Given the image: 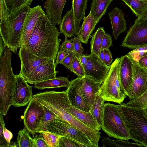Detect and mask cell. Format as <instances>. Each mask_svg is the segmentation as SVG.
<instances>
[{
  "label": "cell",
  "instance_id": "cell-1",
  "mask_svg": "<svg viewBox=\"0 0 147 147\" xmlns=\"http://www.w3.org/2000/svg\"><path fill=\"white\" fill-rule=\"evenodd\" d=\"M59 30L45 14L40 16L24 46L36 55L55 62L61 41Z\"/></svg>",
  "mask_w": 147,
  "mask_h": 147
},
{
  "label": "cell",
  "instance_id": "cell-2",
  "mask_svg": "<svg viewBox=\"0 0 147 147\" xmlns=\"http://www.w3.org/2000/svg\"><path fill=\"white\" fill-rule=\"evenodd\" d=\"M30 6L25 5L10 13L6 20L0 23V36L6 47L15 54L20 47L23 25L31 8Z\"/></svg>",
  "mask_w": 147,
  "mask_h": 147
},
{
  "label": "cell",
  "instance_id": "cell-3",
  "mask_svg": "<svg viewBox=\"0 0 147 147\" xmlns=\"http://www.w3.org/2000/svg\"><path fill=\"white\" fill-rule=\"evenodd\" d=\"M118 106L130 139L147 147V119L143 109L127 106L123 103Z\"/></svg>",
  "mask_w": 147,
  "mask_h": 147
},
{
  "label": "cell",
  "instance_id": "cell-4",
  "mask_svg": "<svg viewBox=\"0 0 147 147\" xmlns=\"http://www.w3.org/2000/svg\"><path fill=\"white\" fill-rule=\"evenodd\" d=\"M67 93L55 100L50 107V110L60 119L83 133L93 147H98L101 132L87 126L69 112L67 108L70 103Z\"/></svg>",
  "mask_w": 147,
  "mask_h": 147
},
{
  "label": "cell",
  "instance_id": "cell-5",
  "mask_svg": "<svg viewBox=\"0 0 147 147\" xmlns=\"http://www.w3.org/2000/svg\"><path fill=\"white\" fill-rule=\"evenodd\" d=\"M101 128L109 137L124 140L130 139L118 105L109 102L104 103Z\"/></svg>",
  "mask_w": 147,
  "mask_h": 147
},
{
  "label": "cell",
  "instance_id": "cell-6",
  "mask_svg": "<svg viewBox=\"0 0 147 147\" xmlns=\"http://www.w3.org/2000/svg\"><path fill=\"white\" fill-rule=\"evenodd\" d=\"M120 58H116L102 84L100 93L105 100L119 104L122 103L127 97L126 93L121 86L119 77Z\"/></svg>",
  "mask_w": 147,
  "mask_h": 147
},
{
  "label": "cell",
  "instance_id": "cell-7",
  "mask_svg": "<svg viewBox=\"0 0 147 147\" xmlns=\"http://www.w3.org/2000/svg\"><path fill=\"white\" fill-rule=\"evenodd\" d=\"M47 130L70 138L86 147H93L85 134L61 119L51 121L47 125Z\"/></svg>",
  "mask_w": 147,
  "mask_h": 147
},
{
  "label": "cell",
  "instance_id": "cell-8",
  "mask_svg": "<svg viewBox=\"0 0 147 147\" xmlns=\"http://www.w3.org/2000/svg\"><path fill=\"white\" fill-rule=\"evenodd\" d=\"M147 45V22L138 17L123 39L121 46L133 49Z\"/></svg>",
  "mask_w": 147,
  "mask_h": 147
},
{
  "label": "cell",
  "instance_id": "cell-9",
  "mask_svg": "<svg viewBox=\"0 0 147 147\" xmlns=\"http://www.w3.org/2000/svg\"><path fill=\"white\" fill-rule=\"evenodd\" d=\"M45 114L44 107L33 97L24 112V123L32 134L37 133Z\"/></svg>",
  "mask_w": 147,
  "mask_h": 147
},
{
  "label": "cell",
  "instance_id": "cell-10",
  "mask_svg": "<svg viewBox=\"0 0 147 147\" xmlns=\"http://www.w3.org/2000/svg\"><path fill=\"white\" fill-rule=\"evenodd\" d=\"M87 62L84 67L85 76L100 83L105 79L110 68L94 53L86 55Z\"/></svg>",
  "mask_w": 147,
  "mask_h": 147
},
{
  "label": "cell",
  "instance_id": "cell-11",
  "mask_svg": "<svg viewBox=\"0 0 147 147\" xmlns=\"http://www.w3.org/2000/svg\"><path fill=\"white\" fill-rule=\"evenodd\" d=\"M55 62L54 60L49 59L23 77L28 83L30 84L55 78L58 71L56 70Z\"/></svg>",
  "mask_w": 147,
  "mask_h": 147
},
{
  "label": "cell",
  "instance_id": "cell-12",
  "mask_svg": "<svg viewBox=\"0 0 147 147\" xmlns=\"http://www.w3.org/2000/svg\"><path fill=\"white\" fill-rule=\"evenodd\" d=\"M133 64L132 84L127 96L130 100L138 98L147 89V69L131 59Z\"/></svg>",
  "mask_w": 147,
  "mask_h": 147
},
{
  "label": "cell",
  "instance_id": "cell-13",
  "mask_svg": "<svg viewBox=\"0 0 147 147\" xmlns=\"http://www.w3.org/2000/svg\"><path fill=\"white\" fill-rule=\"evenodd\" d=\"M75 79L80 93L90 109L97 94L100 92L102 83L86 76L82 77H78Z\"/></svg>",
  "mask_w": 147,
  "mask_h": 147
},
{
  "label": "cell",
  "instance_id": "cell-14",
  "mask_svg": "<svg viewBox=\"0 0 147 147\" xmlns=\"http://www.w3.org/2000/svg\"><path fill=\"white\" fill-rule=\"evenodd\" d=\"M16 80L13 97V105L15 107L27 105L33 98L32 87L29 85L19 74L16 75Z\"/></svg>",
  "mask_w": 147,
  "mask_h": 147
},
{
  "label": "cell",
  "instance_id": "cell-15",
  "mask_svg": "<svg viewBox=\"0 0 147 147\" xmlns=\"http://www.w3.org/2000/svg\"><path fill=\"white\" fill-rule=\"evenodd\" d=\"M18 55L21 62L19 74L22 76L29 74L40 64L50 59L36 55L24 45L20 47Z\"/></svg>",
  "mask_w": 147,
  "mask_h": 147
},
{
  "label": "cell",
  "instance_id": "cell-16",
  "mask_svg": "<svg viewBox=\"0 0 147 147\" xmlns=\"http://www.w3.org/2000/svg\"><path fill=\"white\" fill-rule=\"evenodd\" d=\"M133 64L131 58L127 55L120 58L119 77L120 84L128 96L133 78Z\"/></svg>",
  "mask_w": 147,
  "mask_h": 147
},
{
  "label": "cell",
  "instance_id": "cell-17",
  "mask_svg": "<svg viewBox=\"0 0 147 147\" xmlns=\"http://www.w3.org/2000/svg\"><path fill=\"white\" fill-rule=\"evenodd\" d=\"M45 14L41 6L31 8L25 19L22 27L20 47L28 42L38 17Z\"/></svg>",
  "mask_w": 147,
  "mask_h": 147
},
{
  "label": "cell",
  "instance_id": "cell-18",
  "mask_svg": "<svg viewBox=\"0 0 147 147\" xmlns=\"http://www.w3.org/2000/svg\"><path fill=\"white\" fill-rule=\"evenodd\" d=\"M67 0H47L43 4L46 15L55 25L62 20V12Z\"/></svg>",
  "mask_w": 147,
  "mask_h": 147
},
{
  "label": "cell",
  "instance_id": "cell-19",
  "mask_svg": "<svg viewBox=\"0 0 147 147\" xmlns=\"http://www.w3.org/2000/svg\"><path fill=\"white\" fill-rule=\"evenodd\" d=\"M113 30L114 38L116 40L119 35L127 30L126 20L120 9L115 7L108 13Z\"/></svg>",
  "mask_w": 147,
  "mask_h": 147
},
{
  "label": "cell",
  "instance_id": "cell-20",
  "mask_svg": "<svg viewBox=\"0 0 147 147\" xmlns=\"http://www.w3.org/2000/svg\"><path fill=\"white\" fill-rule=\"evenodd\" d=\"M66 91L68 99L71 105L82 111H90V109L80 93L75 79L71 81L70 84Z\"/></svg>",
  "mask_w": 147,
  "mask_h": 147
},
{
  "label": "cell",
  "instance_id": "cell-21",
  "mask_svg": "<svg viewBox=\"0 0 147 147\" xmlns=\"http://www.w3.org/2000/svg\"><path fill=\"white\" fill-rule=\"evenodd\" d=\"M67 109L69 112L88 127L98 131L101 130V127L90 111L86 112L79 109L71 105L70 103Z\"/></svg>",
  "mask_w": 147,
  "mask_h": 147
},
{
  "label": "cell",
  "instance_id": "cell-22",
  "mask_svg": "<svg viewBox=\"0 0 147 147\" xmlns=\"http://www.w3.org/2000/svg\"><path fill=\"white\" fill-rule=\"evenodd\" d=\"M97 24L93 14L90 11L88 15L83 18L82 24L77 34L81 42L85 44L87 43Z\"/></svg>",
  "mask_w": 147,
  "mask_h": 147
},
{
  "label": "cell",
  "instance_id": "cell-23",
  "mask_svg": "<svg viewBox=\"0 0 147 147\" xmlns=\"http://www.w3.org/2000/svg\"><path fill=\"white\" fill-rule=\"evenodd\" d=\"M59 24L60 33L68 38L75 36V19L72 7L67 12Z\"/></svg>",
  "mask_w": 147,
  "mask_h": 147
},
{
  "label": "cell",
  "instance_id": "cell-24",
  "mask_svg": "<svg viewBox=\"0 0 147 147\" xmlns=\"http://www.w3.org/2000/svg\"><path fill=\"white\" fill-rule=\"evenodd\" d=\"M88 0H72V7L75 19V36H77L81 21L85 17Z\"/></svg>",
  "mask_w": 147,
  "mask_h": 147
},
{
  "label": "cell",
  "instance_id": "cell-25",
  "mask_svg": "<svg viewBox=\"0 0 147 147\" xmlns=\"http://www.w3.org/2000/svg\"><path fill=\"white\" fill-rule=\"evenodd\" d=\"M70 83L71 81L69 80L67 77L59 76L36 83L34 84V86L39 90L61 87L67 88Z\"/></svg>",
  "mask_w": 147,
  "mask_h": 147
},
{
  "label": "cell",
  "instance_id": "cell-26",
  "mask_svg": "<svg viewBox=\"0 0 147 147\" xmlns=\"http://www.w3.org/2000/svg\"><path fill=\"white\" fill-rule=\"evenodd\" d=\"M113 0H92L90 11L93 14L97 23L102 17L105 13L108 6Z\"/></svg>",
  "mask_w": 147,
  "mask_h": 147
},
{
  "label": "cell",
  "instance_id": "cell-27",
  "mask_svg": "<svg viewBox=\"0 0 147 147\" xmlns=\"http://www.w3.org/2000/svg\"><path fill=\"white\" fill-rule=\"evenodd\" d=\"M105 100L101 96L100 92L97 94L90 112L101 127L104 102Z\"/></svg>",
  "mask_w": 147,
  "mask_h": 147
},
{
  "label": "cell",
  "instance_id": "cell-28",
  "mask_svg": "<svg viewBox=\"0 0 147 147\" xmlns=\"http://www.w3.org/2000/svg\"><path fill=\"white\" fill-rule=\"evenodd\" d=\"M105 32L103 27L98 28L92 36L90 41L91 53L99 56L101 50L102 39Z\"/></svg>",
  "mask_w": 147,
  "mask_h": 147
},
{
  "label": "cell",
  "instance_id": "cell-29",
  "mask_svg": "<svg viewBox=\"0 0 147 147\" xmlns=\"http://www.w3.org/2000/svg\"><path fill=\"white\" fill-rule=\"evenodd\" d=\"M103 147H143L141 144L137 143L131 142L128 140L117 139L113 140L111 138L103 137L102 139Z\"/></svg>",
  "mask_w": 147,
  "mask_h": 147
},
{
  "label": "cell",
  "instance_id": "cell-30",
  "mask_svg": "<svg viewBox=\"0 0 147 147\" xmlns=\"http://www.w3.org/2000/svg\"><path fill=\"white\" fill-rule=\"evenodd\" d=\"M138 17L142 16L147 9V0H122Z\"/></svg>",
  "mask_w": 147,
  "mask_h": 147
},
{
  "label": "cell",
  "instance_id": "cell-31",
  "mask_svg": "<svg viewBox=\"0 0 147 147\" xmlns=\"http://www.w3.org/2000/svg\"><path fill=\"white\" fill-rule=\"evenodd\" d=\"M30 132L25 126L18 132L16 142L17 147H34V139L30 136Z\"/></svg>",
  "mask_w": 147,
  "mask_h": 147
},
{
  "label": "cell",
  "instance_id": "cell-32",
  "mask_svg": "<svg viewBox=\"0 0 147 147\" xmlns=\"http://www.w3.org/2000/svg\"><path fill=\"white\" fill-rule=\"evenodd\" d=\"M38 133L42 135L49 147H59L60 140L63 136L47 130Z\"/></svg>",
  "mask_w": 147,
  "mask_h": 147
},
{
  "label": "cell",
  "instance_id": "cell-33",
  "mask_svg": "<svg viewBox=\"0 0 147 147\" xmlns=\"http://www.w3.org/2000/svg\"><path fill=\"white\" fill-rule=\"evenodd\" d=\"M10 13L17 11L25 5L30 6L33 0H4Z\"/></svg>",
  "mask_w": 147,
  "mask_h": 147
},
{
  "label": "cell",
  "instance_id": "cell-34",
  "mask_svg": "<svg viewBox=\"0 0 147 147\" xmlns=\"http://www.w3.org/2000/svg\"><path fill=\"white\" fill-rule=\"evenodd\" d=\"M123 103L127 106L135 108L142 109L147 108V89L140 96Z\"/></svg>",
  "mask_w": 147,
  "mask_h": 147
},
{
  "label": "cell",
  "instance_id": "cell-35",
  "mask_svg": "<svg viewBox=\"0 0 147 147\" xmlns=\"http://www.w3.org/2000/svg\"><path fill=\"white\" fill-rule=\"evenodd\" d=\"M44 109L45 110V115L41 123L37 133L41 131H46L47 125L51 121L54 120L60 119L47 108L44 107Z\"/></svg>",
  "mask_w": 147,
  "mask_h": 147
},
{
  "label": "cell",
  "instance_id": "cell-36",
  "mask_svg": "<svg viewBox=\"0 0 147 147\" xmlns=\"http://www.w3.org/2000/svg\"><path fill=\"white\" fill-rule=\"evenodd\" d=\"M69 70L78 77H82L85 76L84 67L80 63L78 55L76 54L74 55Z\"/></svg>",
  "mask_w": 147,
  "mask_h": 147
},
{
  "label": "cell",
  "instance_id": "cell-37",
  "mask_svg": "<svg viewBox=\"0 0 147 147\" xmlns=\"http://www.w3.org/2000/svg\"><path fill=\"white\" fill-rule=\"evenodd\" d=\"M147 51V45L136 48L127 55L133 60L138 62Z\"/></svg>",
  "mask_w": 147,
  "mask_h": 147
},
{
  "label": "cell",
  "instance_id": "cell-38",
  "mask_svg": "<svg viewBox=\"0 0 147 147\" xmlns=\"http://www.w3.org/2000/svg\"><path fill=\"white\" fill-rule=\"evenodd\" d=\"M86 146L69 138L62 136L60 138L59 147H84Z\"/></svg>",
  "mask_w": 147,
  "mask_h": 147
},
{
  "label": "cell",
  "instance_id": "cell-39",
  "mask_svg": "<svg viewBox=\"0 0 147 147\" xmlns=\"http://www.w3.org/2000/svg\"><path fill=\"white\" fill-rule=\"evenodd\" d=\"M70 40L73 43V52L77 55H83L84 49L81 45L79 37L78 36L75 37Z\"/></svg>",
  "mask_w": 147,
  "mask_h": 147
},
{
  "label": "cell",
  "instance_id": "cell-40",
  "mask_svg": "<svg viewBox=\"0 0 147 147\" xmlns=\"http://www.w3.org/2000/svg\"><path fill=\"white\" fill-rule=\"evenodd\" d=\"M0 22L6 20L9 16L10 12L7 8L4 0H0Z\"/></svg>",
  "mask_w": 147,
  "mask_h": 147
},
{
  "label": "cell",
  "instance_id": "cell-41",
  "mask_svg": "<svg viewBox=\"0 0 147 147\" xmlns=\"http://www.w3.org/2000/svg\"><path fill=\"white\" fill-rule=\"evenodd\" d=\"M67 38L65 37V39L59 47V50L64 51L68 52H73V43L70 40L68 39Z\"/></svg>",
  "mask_w": 147,
  "mask_h": 147
},
{
  "label": "cell",
  "instance_id": "cell-42",
  "mask_svg": "<svg viewBox=\"0 0 147 147\" xmlns=\"http://www.w3.org/2000/svg\"><path fill=\"white\" fill-rule=\"evenodd\" d=\"M112 44L111 36L108 33H105L103 37L101 43V49H109Z\"/></svg>",
  "mask_w": 147,
  "mask_h": 147
},
{
  "label": "cell",
  "instance_id": "cell-43",
  "mask_svg": "<svg viewBox=\"0 0 147 147\" xmlns=\"http://www.w3.org/2000/svg\"><path fill=\"white\" fill-rule=\"evenodd\" d=\"M75 54L73 52H69L61 63L70 70Z\"/></svg>",
  "mask_w": 147,
  "mask_h": 147
},
{
  "label": "cell",
  "instance_id": "cell-44",
  "mask_svg": "<svg viewBox=\"0 0 147 147\" xmlns=\"http://www.w3.org/2000/svg\"><path fill=\"white\" fill-rule=\"evenodd\" d=\"M34 147H49L46 142L42 136L36 135L33 138Z\"/></svg>",
  "mask_w": 147,
  "mask_h": 147
},
{
  "label": "cell",
  "instance_id": "cell-45",
  "mask_svg": "<svg viewBox=\"0 0 147 147\" xmlns=\"http://www.w3.org/2000/svg\"><path fill=\"white\" fill-rule=\"evenodd\" d=\"M10 143L5 138L3 132V127L0 123V147H9Z\"/></svg>",
  "mask_w": 147,
  "mask_h": 147
},
{
  "label": "cell",
  "instance_id": "cell-46",
  "mask_svg": "<svg viewBox=\"0 0 147 147\" xmlns=\"http://www.w3.org/2000/svg\"><path fill=\"white\" fill-rule=\"evenodd\" d=\"M69 53L62 50H59L58 51L55 62V65L56 67L57 65L61 63Z\"/></svg>",
  "mask_w": 147,
  "mask_h": 147
},
{
  "label": "cell",
  "instance_id": "cell-47",
  "mask_svg": "<svg viewBox=\"0 0 147 147\" xmlns=\"http://www.w3.org/2000/svg\"><path fill=\"white\" fill-rule=\"evenodd\" d=\"M105 57V63L107 65H110L113 61L111 53L109 49L103 50Z\"/></svg>",
  "mask_w": 147,
  "mask_h": 147
},
{
  "label": "cell",
  "instance_id": "cell-48",
  "mask_svg": "<svg viewBox=\"0 0 147 147\" xmlns=\"http://www.w3.org/2000/svg\"><path fill=\"white\" fill-rule=\"evenodd\" d=\"M138 63L140 65L147 69V51L139 59Z\"/></svg>",
  "mask_w": 147,
  "mask_h": 147
},
{
  "label": "cell",
  "instance_id": "cell-49",
  "mask_svg": "<svg viewBox=\"0 0 147 147\" xmlns=\"http://www.w3.org/2000/svg\"><path fill=\"white\" fill-rule=\"evenodd\" d=\"M6 47H7L1 36H0V59L2 57Z\"/></svg>",
  "mask_w": 147,
  "mask_h": 147
},
{
  "label": "cell",
  "instance_id": "cell-50",
  "mask_svg": "<svg viewBox=\"0 0 147 147\" xmlns=\"http://www.w3.org/2000/svg\"><path fill=\"white\" fill-rule=\"evenodd\" d=\"M78 56L80 63L84 67L87 62L86 55L83 54L80 55H78Z\"/></svg>",
  "mask_w": 147,
  "mask_h": 147
},
{
  "label": "cell",
  "instance_id": "cell-51",
  "mask_svg": "<svg viewBox=\"0 0 147 147\" xmlns=\"http://www.w3.org/2000/svg\"><path fill=\"white\" fill-rule=\"evenodd\" d=\"M98 56L101 60L105 63V57L103 50H101Z\"/></svg>",
  "mask_w": 147,
  "mask_h": 147
},
{
  "label": "cell",
  "instance_id": "cell-52",
  "mask_svg": "<svg viewBox=\"0 0 147 147\" xmlns=\"http://www.w3.org/2000/svg\"><path fill=\"white\" fill-rule=\"evenodd\" d=\"M140 17L142 20L147 22V9L144 12L142 16Z\"/></svg>",
  "mask_w": 147,
  "mask_h": 147
},
{
  "label": "cell",
  "instance_id": "cell-53",
  "mask_svg": "<svg viewBox=\"0 0 147 147\" xmlns=\"http://www.w3.org/2000/svg\"><path fill=\"white\" fill-rule=\"evenodd\" d=\"M143 111L145 116L147 119V108L143 109Z\"/></svg>",
  "mask_w": 147,
  "mask_h": 147
},
{
  "label": "cell",
  "instance_id": "cell-54",
  "mask_svg": "<svg viewBox=\"0 0 147 147\" xmlns=\"http://www.w3.org/2000/svg\"><path fill=\"white\" fill-rule=\"evenodd\" d=\"M42 1H43V0H42Z\"/></svg>",
  "mask_w": 147,
  "mask_h": 147
}]
</instances>
